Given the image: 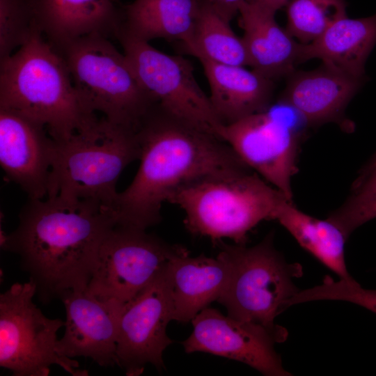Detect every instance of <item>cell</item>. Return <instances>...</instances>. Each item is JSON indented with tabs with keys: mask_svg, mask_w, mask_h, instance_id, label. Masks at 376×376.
<instances>
[{
	"mask_svg": "<svg viewBox=\"0 0 376 376\" xmlns=\"http://www.w3.org/2000/svg\"><path fill=\"white\" fill-rule=\"evenodd\" d=\"M36 10L40 28L53 47L91 34L116 38L122 23L111 0H37Z\"/></svg>",
	"mask_w": 376,
	"mask_h": 376,
	"instance_id": "d6986e66",
	"label": "cell"
},
{
	"mask_svg": "<svg viewBox=\"0 0 376 376\" xmlns=\"http://www.w3.org/2000/svg\"><path fill=\"white\" fill-rule=\"evenodd\" d=\"M116 39L141 85L160 108L220 138L224 125L197 83L190 61L166 54L123 31Z\"/></svg>",
	"mask_w": 376,
	"mask_h": 376,
	"instance_id": "8fae6325",
	"label": "cell"
},
{
	"mask_svg": "<svg viewBox=\"0 0 376 376\" xmlns=\"http://www.w3.org/2000/svg\"><path fill=\"white\" fill-rule=\"evenodd\" d=\"M139 153L136 130L97 117L68 139L54 141L46 198L93 201L113 214L118 180Z\"/></svg>",
	"mask_w": 376,
	"mask_h": 376,
	"instance_id": "277c9868",
	"label": "cell"
},
{
	"mask_svg": "<svg viewBox=\"0 0 376 376\" xmlns=\"http://www.w3.org/2000/svg\"><path fill=\"white\" fill-rule=\"evenodd\" d=\"M201 3V0H134L124 8L119 31L148 42L164 38L185 45Z\"/></svg>",
	"mask_w": 376,
	"mask_h": 376,
	"instance_id": "7402d4cb",
	"label": "cell"
},
{
	"mask_svg": "<svg viewBox=\"0 0 376 376\" xmlns=\"http://www.w3.org/2000/svg\"><path fill=\"white\" fill-rule=\"evenodd\" d=\"M36 8L37 0H0V61L42 32Z\"/></svg>",
	"mask_w": 376,
	"mask_h": 376,
	"instance_id": "4316f807",
	"label": "cell"
},
{
	"mask_svg": "<svg viewBox=\"0 0 376 376\" xmlns=\"http://www.w3.org/2000/svg\"><path fill=\"white\" fill-rule=\"evenodd\" d=\"M211 6L226 20L231 19L239 13L241 4L245 0H202Z\"/></svg>",
	"mask_w": 376,
	"mask_h": 376,
	"instance_id": "f1b7e54d",
	"label": "cell"
},
{
	"mask_svg": "<svg viewBox=\"0 0 376 376\" xmlns=\"http://www.w3.org/2000/svg\"><path fill=\"white\" fill-rule=\"evenodd\" d=\"M116 225L113 212L93 201L29 199L16 229L1 234L2 249L17 254L43 301L86 289L97 251Z\"/></svg>",
	"mask_w": 376,
	"mask_h": 376,
	"instance_id": "7a4b0ae2",
	"label": "cell"
},
{
	"mask_svg": "<svg viewBox=\"0 0 376 376\" xmlns=\"http://www.w3.org/2000/svg\"><path fill=\"white\" fill-rule=\"evenodd\" d=\"M193 331L182 342L187 353L206 352L244 363L267 376H288L275 344L288 335L224 315L207 307L192 320Z\"/></svg>",
	"mask_w": 376,
	"mask_h": 376,
	"instance_id": "7c38bea8",
	"label": "cell"
},
{
	"mask_svg": "<svg viewBox=\"0 0 376 376\" xmlns=\"http://www.w3.org/2000/svg\"><path fill=\"white\" fill-rule=\"evenodd\" d=\"M263 10L276 14V13L285 7L290 0H246Z\"/></svg>",
	"mask_w": 376,
	"mask_h": 376,
	"instance_id": "f546056e",
	"label": "cell"
},
{
	"mask_svg": "<svg viewBox=\"0 0 376 376\" xmlns=\"http://www.w3.org/2000/svg\"><path fill=\"white\" fill-rule=\"evenodd\" d=\"M54 48L63 59L77 93L91 112L136 130L157 105L141 85L125 54L109 38L87 35Z\"/></svg>",
	"mask_w": 376,
	"mask_h": 376,
	"instance_id": "8992f818",
	"label": "cell"
},
{
	"mask_svg": "<svg viewBox=\"0 0 376 376\" xmlns=\"http://www.w3.org/2000/svg\"><path fill=\"white\" fill-rule=\"evenodd\" d=\"M286 201H290L249 170L197 181L177 191L168 203L183 210L184 224L192 234L244 244L248 233L262 221L275 220Z\"/></svg>",
	"mask_w": 376,
	"mask_h": 376,
	"instance_id": "5b68a950",
	"label": "cell"
},
{
	"mask_svg": "<svg viewBox=\"0 0 376 376\" xmlns=\"http://www.w3.org/2000/svg\"><path fill=\"white\" fill-rule=\"evenodd\" d=\"M309 127L294 107L279 99L262 111L224 125L219 137L252 171L292 201V180Z\"/></svg>",
	"mask_w": 376,
	"mask_h": 376,
	"instance_id": "ba28073f",
	"label": "cell"
},
{
	"mask_svg": "<svg viewBox=\"0 0 376 376\" xmlns=\"http://www.w3.org/2000/svg\"><path fill=\"white\" fill-rule=\"evenodd\" d=\"M54 140L39 122L0 107V164L31 200L46 198Z\"/></svg>",
	"mask_w": 376,
	"mask_h": 376,
	"instance_id": "9a60e30c",
	"label": "cell"
},
{
	"mask_svg": "<svg viewBox=\"0 0 376 376\" xmlns=\"http://www.w3.org/2000/svg\"><path fill=\"white\" fill-rule=\"evenodd\" d=\"M238 13L252 70L272 80L288 77L295 71V67L300 64L302 44L279 25L275 14L246 0Z\"/></svg>",
	"mask_w": 376,
	"mask_h": 376,
	"instance_id": "ac0fdd59",
	"label": "cell"
},
{
	"mask_svg": "<svg viewBox=\"0 0 376 376\" xmlns=\"http://www.w3.org/2000/svg\"><path fill=\"white\" fill-rule=\"evenodd\" d=\"M66 318L56 352L63 357H85L102 367L117 364L118 325L125 304L103 301L86 289L71 290L60 297Z\"/></svg>",
	"mask_w": 376,
	"mask_h": 376,
	"instance_id": "5bb4252c",
	"label": "cell"
},
{
	"mask_svg": "<svg viewBox=\"0 0 376 376\" xmlns=\"http://www.w3.org/2000/svg\"><path fill=\"white\" fill-rule=\"evenodd\" d=\"M199 61L210 88V102L224 125L262 111L272 103L274 80L244 66Z\"/></svg>",
	"mask_w": 376,
	"mask_h": 376,
	"instance_id": "ffe728a7",
	"label": "cell"
},
{
	"mask_svg": "<svg viewBox=\"0 0 376 376\" xmlns=\"http://www.w3.org/2000/svg\"><path fill=\"white\" fill-rule=\"evenodd\" d=\"M185 52L198 60L217 63L249 66L242 38L232 30L226 20L201 0L199 12L189 41L182 45Z\"/></svg>",
	"mask_w": 376,
	"mask_h": 376,
	"instance_id": "cb8c5ba5",
	"label": "cell"
},
{
	"mask_svg": "<svg viewBox=\"0 0 376 376\" xmlns=\"http://www.w3.org/2000/svg\"><path fill=\"white\" fill-rule=\"evenodd\" d=\"M376 153V152H375Z\"/></svg>",
	"mask_w": 376,
	"mask_h": 376,
	"instance_id": "1f68e13d",
	"label": "cell"
},
{
	"mask_svg": "<svg viewBox=\"0 0 376 376\" xmlns=\"http://www.w3.org/2000/svg\"><path fill=\"white\" fill-rule=\"evenodd\" d=\"M0 107L42 124L56 141L97 118L81 100L63 59L41 31L0 61Z\"/></svg>",
	"mask_w": 376,
	"mask_h": 376,
	"instance_id": "3957f363",
	"label": "cell"
},
{
	"mask_svg": "<svg viewBox=\"0 0 376 376\" xmlns=\"http://www.w3.org/2000/svg\"><path fill=\"white\" fill-rule=\"evenodd\" d=\"M366 77L359 78L324 63L316 69L294 71L279 99L294 107L311 127L335 123L345 130L351 123L345 109Z\"/></svg>",
	"mask_w": 376,
	"mask_h": 376,
	"instance_id": "2e32d148",
	"label": "cell"
},
{
	"mask_svg": "<svg viewBox=\"0 0 376 376\" xmlns=\"http://www.w3.org/2000/svg\"><path fill=\"white\" fill-rule=\"evenodd\" d=\"M275 220L283 226L301 246L341 279L352 277L345 258L347 237L328 219H320L299 210L286 201L279 208Z\"/></svg>",
	"mask_w": 376,
	"mask_h": 376,
	"instance_id": "603a6c76",
	"label": "cell"
},
{
	"mask_svg": "<svg viewBox=\"0 0 376 376\" xmlns=\"http://www.w3.org/2000/svg\"><path fill=\"white\" fill-rule=\"evenodd\" d=\"M363 168H376V153L372 157V158L367 162Z\"/></svg>",
	"mask_w": 376,
	"mask_h": 376,
	"instance_id": "4dcf8cb0",
	"label": "cell"
},
{
	"mask_svg": "<svg viewBox=\"0 0 376 376\" xmlns=\"http://www.w3.org/2000/svg\"><path fill=\"white\" fill-rule=\"evenodd\" d=\"M139 166L118 195L116 225L146 230L161 221L164 203L181 189L210 177L251 170L222 139L157 104L136 130Z\"/></svg>",
	"mask_w": 376,
	"mask_h": 376,
	"instance_id": "6da1fadb",
	"label": "cell"
},
{
	"mask_svg": "<svg viewBox=\"0 0 376 376\" xmlns=\"http://www.w3.org/2000/svg\"><path fill=\"white\" fill-rule=\"evenodd\" d=\"M166 269L125 304L121 314L116 360L127 375L141 374L147 363L164 368L163 352L173 343L166 334L173 311Z\"/></svg>",
	"mask_w": 376,
	"mask_h": 376,
	"instance_id": "4fadbf2b",
	"label": "cell"
},
{
	"mask_svg": "<svg viewBox=\"0 0 376 376\" xmlns=\"http://www.w3.org/2000/svg\"><path fill=\"white\" fill-rule=\"evenodd\" d=\"M187 250L146 230L116 225L100 243L86 290L101 301L126 304Z\"/></svg>",
	"mask_w": 376,
	"mask_h": 376,
	"instance_id": "30bf717a",
	"label": "cell"
},
{
	"mask_svg": "<svg viewBox=\"0 0 376 376\" xmlns=\"http://www.w3.org/2000/svg\"><path fill=\"white\" fill-rule=\"evenodd\" d=\"M376 218V168H362L350 194L327 218L348 238L365 223Z\"/></svg>",
	"mask_w": 376,
	"mask_h": 376,
	"instance_id": "484cf974",
	"label": "cell"
},
{
	"mask_svg": "<svg viewBox=\"0 0 376 376\" xmlns=\"http://www.w3.org/2000/svg\"><path fill=\"white\" fill-rule=\"evenodd\" d=\"M339 300L356 304L376 313V290L365 289L352 277L334 280L326 276L321 284L299 290L288 306L311 301Z\"/></svg>",
	"mask_w": 376,
	"mask_h": 376,
	"instance_id": "83f0119b",
	"label": "cell"
},
{
	"mask_svg": "<svg viewBox=\"0 0 376 376\" xmlns=\"http://www.w3.org/2000/svg\"><path fill=\"white\" fill-rule=\"evenodd\" d=\"M230 265L220 251L216 258L191 257L188 250L172 258L166 269L173 320L191 321L214 301L228 283Z\"/></svg>",
	"mask_w": 376,
	"mask_h": 376,
	"instance_id": "e0dca14e",
	"label": "cell"
},
{
	"mask_svg": "<svg viewBox=\"0 0 376 376\" xmlns=\"http://www.w3.org/2000/svg\"><path fill=\"white\" fill-rule=\"evenodd\" d=\"M285 8V29L301 44L312 42L347 17L346 0H290Z\"/></svg>",
	"mask_w": 376,
	"mask_h": 376,
	"instance_id": "d4e9b609",
	"label": "cell"
},
{
	"mask_svg": "<svg viewBox=\"0 0 376 376\" xmlns=\"http://www.w3.org/2000/svg\"><path fill=\"white\" fill-rule=\"evenodd\" d=\"M375 45L376 13L358 19L345 17L312 42L301 45L299 63L317 58L347 75L363 78L366 62Z\"/></svg>",
	"mask_w": 376,
	"mask_h": 376,
	"instance_id": "44dd1931",
	"label": "cell"
},
{
	"mask_svg": "<svg viewBox=\"0 0 376 376\" xmlns=\"http://www.w3.org/2000/svg\"><path fill=\"white\" fill-rule=\"evenodd\" d=\"M230 265L226 288L219 298L228 315L281 334L287 330L275 318L299 290L293 279L303 274L299 263H288L274 245L269 233L257 244H221Z\"/></svg>",
	"mask_w": 376,
	"mask_h": 376,
	"instance_id": "52a82bcc",
	"label": "cell"
},
{
	"mask_svg": "<svg viewBox=\"0 0 376 376\" xmlns=\"http://www.w3.org/2000/svg\"><path fill=\"white\" fill-rule=\"evenodd\" d=\"M33 280L13 283L0 295V366L14 376H48L57 365L74 376L88 375L75 359L56 352L61 319L46 317L33 303Z\"/></svg>",
	"mask_w": 376,
	"mask_h": 376,
	"instance_id": "9c48e42d",
	"label": "cell"
}]
</instances>
